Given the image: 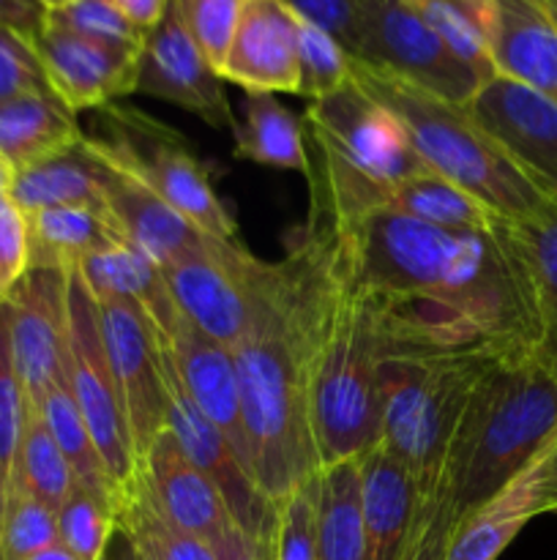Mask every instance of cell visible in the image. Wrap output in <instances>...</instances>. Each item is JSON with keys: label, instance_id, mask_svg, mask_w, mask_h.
<instances>
[{"label": "cell", "instance_id": "obj_41", "mask_svg": "<svg viewBox=\"0 0 557 560\" xmlns=\"http://www.w3.org/2000/svg\"><path fill=\"white\" fill-rule=\"evenodd\" d=\"M211 66L222 71L244 0H169Z\"/></svg>", "mask_w": 557, "mask_h": 560}, {"label": "cell", "instance_id": "obj_34", "mask_svg": "<svg viewBox=\"0 0 557 560\" xmlns=\"http://www.w3.org/2000/svg\"><path fill=\"white\" fill-rule=\"evenodd\" d=\"M448 49L484 82L497 74L489 49V0H410Z\"/></svg>", "mask_w": 557, "mask_h": 560}, {"label": "cell", "instance_id": "obj_16", "mask_svg": "<svg viewBox=\"0 0 557 560\" xmlns=\"http://www.w3.org/2000/svg\"><path fill=\"white\" fill-rule=\"evenodd\" d=\"M475 124L557 197V104L533 88L495 74L467 104Z\"/></svg>", "mask_w": 557, "mask_h": 560}, {"label": "cell", "instance_id": "obj_5", "mask_svg": "<svg viewBox=\"0 0 557 560\" xmlns=\"http://www.w3.org/2000/svg\"><path fill=\"white\" fill-rule=\"evenodd\" d=\"M506 350L500 345L404 342L382 334L380 441L407 465L424 495L446 468L453 432L486 366Z\"/></svg>", "mask_w": 557, "mask_h": 560}, {"label": "cell", "instance_id": "obj_21", "mask_svg": "<svg viewBox=\"0 0 557 560\" xmlns=\"http://www.w3.org/2000/svg\"><path fill=\"white\" fill-rule=\"evenodd\" d=\"M358 479L366 560H399L420 514L424 490L382 441L358 457Z\"/></svg>", "mask_w": 557, "mask_h": 560}, {"label": "cell", "instance_id": "obj_9", "mask_svg": "<svg viewBox=\"0 0 557 560\" xmlns=\"http://www.w3.org/2000/svg\"><path fill=\"white\" fill-rule=\"evenodd\" d=\"M69 388L123 501L140 463L134 457L129 421L104 348L96 301L76 271H69Z\"/></svg>", "mask_w": 557, "mask_h": 560}, {"label": "cell", "instance_id": "obj_7", "mask_svg": "<svg viewBox=\"0 0 557 560\" xmlns=\"http://www.w3.org/2000/svg\"><path fill=\"white\" fill-rule=\"evenodd\" d=\"M96 113L98 135L91 137V145L98 156L147 186L202 233L238 238V224L213 189L211 170L183 137L134 107L107 104Z\"/></svg>", "mask_w": 557, "mask_h": 560}, {"label": "cell", "instance_id": "obj_13", "mask_svg": "<svg viewBox=\"0 0 557 560\" xmlns=\"http://www.w3.org/2000/svg\"><path fill=\"white\" fill-rule=\"evenodd\" d=\"M104 348L118 383L129 421L131 446L140 463L158 435L167 430V375L164 350L151 317L126 299H93Z\"/></svg>", "mask_w": 557, "mask_h": 560}, {"label": "cell", "instance_id": "obj_24", "mask_svg": "<svg viewBox=\"0 0 557 560\" xmlns=\"http://www.w3.org/2000/svg\"><path fill=\"white\" fill-rule=\"evenodd\" d=\"M107 211L129 244L145 252L156 266L167 268L189 252L200 249L213 235L180 217L169 202L153 195L131 175L115 170L107 186Z\"/></svg>", "mask_w": 557, "mask_h": 560}, {"label": "cell", "instance_id": "obj_1", "mask_svg": "<svg viewBox=\"0 0 557 560\" xmlns=\"http://www.w3.org/2000/svg\"><path fill=\"white\" fill-rule=\"evenodd\" d=\"M353 277L375 295L382 334L431 345L535 350L528 273L495 230H448L393 211L317 222Z\"/></svg>", "mask_w": 557, "mask_h": 560}, {"label": "cell", "instance_id": "obj_50", "mask_svg": "<svg viewBox=\"0 0 557 560\" xmlns=\"http://www.w3.org/2000/svg\"><path fill=\"white\" fill-rule=\"evenodd\" d=\"M112 3L118 5L120 14H123L131 25L140 27L142 33L153 31L169 9V0H112Z\"/></svg>", "mask_w": 557, "mask_h": 560}, {"label": "cell", "instance_id": "obj_51", "mask_svg": "<svg viewBox=\"0 0 557 560\" xmlns=\"http://www.w3.org/2000/svg\"><path fill=\"white\" fill-rule=\"evenodd\" d=\"M102 560H145V558H142V552L137 550L134 541H131L123 530H115L112 541H109L107 550H104Z\"/></svg>", "mask_w": 557, "mask_h": 560}, {"label": "cell", "instance_id": "obj_56", "mask_svg": "<svg viewBox=\"0 0 557 560\" xmlns=\"http://www.w3.org/2000/svg\"><path fill=\"white\" fill-rule=\"evenodd\" d=\"M552 3H555V5H557V0H552Z\"/></svg>", "mask_w": 557, "mask_h": 560}, {"label": "cell", "instance_id": "obj_46", "mask_svg": "<svg viewBox=\"0 0 557 560\" xmlns=\"http://www.w3.org/2000/svg\"><path fill=\"white\" fill-rule=\"evenodd\" d=\"M31 268L27 219L9 195L0 197V301Z\"/></svg>", "mask_w": 557, "mask_h": 560}, {"label": "cell", "instance_id": "obj_6", "mask_svg": "<svg viewBox=\"0 0 557 560\" xmlns=\"http://www.w3.org/2000/svg\"><path fill=\"white\" fill-rule=\"evenodd\" d=\"M349 80L396 115L410 145L431 173L457 184L508 222L530 217L549 197L478 124L467 107L446 102L380 66L349 58Z\"/></svg>", "mask_w": 557, "mask_h": 560}, {"label": "cell", "instance_id": "obj_8", "mask_svg": "<svg viewBox=\"0 0 557 560\" xmlns=\"http://www.w3.org/2000/svg\"><path fill=\"white\" fill-rule=\"evenodd\" d=\"M162 271L180 315L227 350L249 337L282 282V262L260 260L238 238H208Z\"/></svg>", "mask_w": 557, "mask_h": 560}, {"label": "cell", "instance_id": "obj_43", "mask_svg": "<svg viewBox=\"0 0 557 560\" xmlns=\"http://www.w3.org/2000/svg\"><path fill=\"white\" fill-rule=\"evenodd\" d=\"M453 495L448 476L440 474L435 490H429L420 503V514L413 525L407 545L399 560H442L448 536L453 528Z\"/></svg>", "mask_w": 557, "mask_h": 560}, {"label": "cell", "instance_id": "obj_4", "mask_svg": "<svg viewBox=\"0 0 557 560\" xmlns=\"http://www.w3.org/2000/svg\"><path fill=\"white\" fill-rule=\"evenodd\" d=\"M557 432V377L546 372L533 350L497 355L467 399L446 468L453 495V517L506 490Z\"/></svg>", "mask_w": 557, "mask_h": 560}, {"label": "cell", "instance_id": "obj_19", "mask_svg": "<svg viewBox=\"0 0 557 560\" xmlns=\"http://www.w3.org/2000/svg\"><path fill=\"white\" fill-rule=\"evenodd\" d=\"M218 74L246 93H298V16L282 0H244Z\"/></svg>", "mask_w": 557, "mask_h": 560}, {"label": "cell", "instance_id": "obj_27", "mask_svg": "<svg viewBox=\"0 0 557 560\" xmlns=\"http://www.w3.org/2000/svg\"><path fill=\"white\" fill-rule=\"evenodd\" d=\"M25 219L31 268L74 271L93 252L126 241L107 208L98 206L42 208Z\"/></svg>", "mask_w": 557, "mask_h": 560}, {"label": "cell", "instance_id": "obj_22", "mask_svg": "<svg viewBox=\"0 0 557 560\" xmlns=\"http://www.w3.org/2000/svg\"><path fill=\"white\" fill-rule=\"evenodd\" d=\"M489 49L497 74L557 104V20L549 0H489Z\"/></svg>", "mask_w": 557, "mask_h": 560}, {"label": "cell", "instance_id": "obj_33", "mask_svg": "<svg viewBox=\"0 0 557 560\" xmlns=\"http://www.w3.org/2000/svg\"><path fill=\"white\" fill-rule=\"evenodd\" d=\"M118 530L134 541L145 560H218L211 545L183 534L162 517L142 485L140 470L118 506Z\"/></svg>", "mask_w": 557, "mask_h": 560}, {"label": "cell", "instance_id": "obj_18", "mask_svg": "<svg viewBox=\"0 0 557 560\" xmlns=\"http://www.w3.org/2000/svg\"><path fill=\"white\" fill-rule=\"evenodd\" d=\"M164 355L178 375L180 386L189 394L202 416L227 438L233 452L251 474L249 443H246L244 408H240L238 370H235L233 350L205 337L186 317L162 339Z\"/></svg>", "mask_w": 557, "mask_h": 560}, {"label": "cell", "instance_id": "obj_37", "mask_svg": "<svg viewBox=\"0 0 557 560\" xmlns=\"http://www.w3.org/2000/svg\"><path fill=\"white\" fill-rule=\"evenodd\" d=\"M58 541L55 509L11 487L0 509V560H27Z\"/></svg>", "mask_w": 557, "mask_h": 560}, {"label": "cell", "instance_id": "obj_40", "mask_svg": "<svg viewBox=\"0 0 557 560\" xmlns=\"http://www.w3.org/2000/svg\"><path fill=\"white\" fill-rule=\"evenodd\" d=\"M27 397L16 377L14 361H11L9 334H5L3 315H0V509L14 479L16 452H20L22 430H25Z\"/></svg>", "mask_w": 557, "mask_h": 560}, {"label": "cell", "instance_id": "obj_10", "mask_svg": "<svg viewBox=\"0 0 557 560\" xmlns=\"http://www.w3.org/2000/svg\"><path fill=\"white\" fill-rule=\"evenodd\" d=\"M358 9L360 33L355 60L380 66L462 107L486 85L442 44L410 0H358Z\"/></svg>", "mask_w": 557, "mask_h": 560}, {"label": "cell", "instance_id": "obj_35", "mask_svg": "<svg viewBox=\"0 0 557 560\" xmlns=\"http://www.w3.org/2000/svg\"><path fill=\"white\" fill-rule=\"evenodd\" d=\"M11 487H20V490L38 498V501L47 503L55 512L63 506V501L76 487L74 474H71L69 463L60 454L52 432L47 430L38 410L31 408V405H27L25 430H22Z\"/></svg>", "mask_w": 557, "mask_h": 560}, {"label": "cell", "instance_id": "obj_49", "mask_svg": "<svg viewBox=\"0 0 557 560\" xmlns=\"http://www.w3.org/2000/svg\"><path fill=\"white\" fill-rule=\"evenodd\" d=\"M533 485L544 514L557 512V432L533 459Z\"/></svg>", "mask_w": 557, "mask_h": 560}, {"label": "cell", "instance_id": "obj_53", "mask_svg": "<svg viewBox=\"0 0 557 560\" xmlns=\"http://www.w3.org/2000/svg\"><path fill=\"white\" fill-rule=\"evenodd\" d=\"M11 178H14V173L9 170V164L0 162V197L9 195V186H11Z\"/></svg>", "mask_w": 557, "mask_h": 560}, {"label": "cell", "instance_id": "obj_23", "mask_svg": "<svg viewBox=\"0 0 557 560\" xmlns=\"http://www.w3.org/2000/svg\"><path fill=\"white\" fill-rule=\"evenodd\" d=\"M115 167L98 156L91 137L14 173L9 197L22 213L55 206H98L107 208V186Z\"/></svg>", "mask_w": 557, "mask_h": 560}, {"label": "cell", "instance_id": "obj_30", "mask_svg": "<svg viewBox=\"0 0 557 560\" xmlns=\"http://www.w3.org/2000/svg\"><path fill=\"white\" fill-rule=\"evenodd\" d=\"M240 107L244 115L233 126L235 156L265 167L311 173L304 124L278 102L276 93H246Z\"/></svg>", "mask_w": 557, "mask_h": 560}, {"label": "cell", "instance_id": "obj_14", "mask_svg": "<svg viewBox=\"0 0 557 560\" xmlns=\"http://www.w3.org/2000/svg\"><path fill=\"white\" fill-rule=\"evenodd\" d=\"M164 350V348H162ZM164 375H167V430L175 443L186 454L191 465L222 492L235 528L249 536H276L278 506L265 498L257 487L254 476L244 468L238 454L227 443V438L197 410L189 394L180 386L178 375L164 355Z\"/></svg>", "mask_w": 557, "mask_h": 560}, {"label": "cell", "instance_id": "obj_3", "mask_svg": "<svg viewBox=\"0 0 557 560\" xmlns=\"http://www.w3.org/2000/svg\"><path fill=\"white\" fill-rule=\"evenodd\" d=\"M233 359L251 476L268 501L282 506L289 492L322 470L309 421L306 331L293 255L282 260V282Z\"/></svg>", "mask_w": 557, "mask_h": 560}, {"label": "cell", "instance_id": "obj_52", "mask_svg": "<svg viewBox=\"0 0 557 560\" xmlns=\"http://www.w3.org/2000/svg\"><path fill=\"white\" fill-rule=\"evenodd\" d=\"M27 560H76L74 556H71L69 550H66L63 545H52V547H47V550H42V552H36V556L33 558H27Z\"/></svg>", "mask_w": 557, "mask_h": 560}, {"label": "cell", "instance_id": "obj_32", "mask_svg": "<svg viewBox=\"0 0 557 560\" xmlns=\"http://www.w3.org/2000/svg\"><path fill=\"white\" fill-rule=\"evenodd\" d=\"M33 408V405H31ZM38 416L44 419L47 430L52 432L55 443H58L60 454L69 463L74 481L80 487H85L93 495L107 498L109 503H115V509L120 506V495L115 490L112 479H109L107 468H104V459L98 454L96 443H93L91 430H87L85 419H82L80 408L74 402V394L69 388V377L60 381L58 386L49 388L44 394L42 402L36 405Z\"/></svg>", "mask_w": 557, "mask_h": 560}, {"label": "cell", "instance_id": "obj_45", "mask_svg": "<svg viewBox=\"0 0 557 560\" xmlns=\"http://www.w3.org/2000/svg\"><path fill=\"white\" fill-rule=\"evenodd\" d=\"M298 20L331 33L349 58L358 55L360 9L358 0H282Z\"/></svg>", "mask_w": 557, "mask_h": 560}, {"label": "cell", "instance_id": "obj_12", "mask_svg": "<svg viewBox=\"0 0 557 560\" xmlns=\"http://www.w3.org/2000/svg\"><path fill=\"white\" fill-rule=\"evenodd\" d=\"M11 361L36 408L44 394L69 377V271L27 268L0 301Z\"/></svg>", "mask_w": 557, "mask_h": 560}, {"label": "cell", "instance_id": "obj_44", "mask_svg": "<svg viewBox=\"0 0 557 560\" xmlns=\"http://www.w3.org/2000/svg\"><path fill=\"white\" fill-rule=\"evenodd\" d=\"M27 93H52L36 44L0 25V102Z\"/></svg>", "mask_w": 557, "mask_h": 560}, {"label": "cell", "instance_id": "obj_20", "mask_svg": "<svg viewBox=\"0 0 557 560\" xmlns=\"http://www.w3.org/2000/svg\"><path fill=\"white\" fill-rule=\"evenodd\" d=\"M137 470L153 506L183 534L216 547L235 528L222 492L186 459L169 430L153 441Z\"/></svg>", "mask_w": 557, "mask_h": 560}, {"label": "cell", "instance_id": "obj_47", "mask_svg": "<svg viewBox=\"0 0 557 560\" xmlns=\"http://www.w3.org/2000/svg\"><path fill=\"white\" fill-rule=\"evenodd\" d=\"M213 550L218 560H276V536H249L233 528Z\"/></svg>", "mask_w": 557, "mask_h": 560}, {"label": "cell", "instance_id": "obj_28", "mask_svg": "<svg viewBox=\"0 0 557 560\" xmlns=\"http://www.w3.org/2000/svg\"><path fill=\"white\" fill-rule=\"evenodd\" d=\"M85 137L76 115L55 93H27V96L0 102V162L11 173L31 167Z\"/></svg>", "mask_w": 557, "mask_h": 560}, {"label": "cell", "instance_id": "obj_54", "mask_svg": "<svg viewBox=\"0 0 557 560\" xmlns=\"http://www.w3.org/2000/svg\"><path fill=\"white\" fill-rule=\"evenodd\" d=\"M38 3H42L47 11H52V9H60V5L71 3V0H38Z\"/></svg>", "mask_w": 557, "mask_h": 560}, {"label": "cell", "instance_id": "obj_39", "mask_svg": "<svg viewBox=\"0 0 557 560\" xmlns=\"http://www.w3.org/2000/svg\"><path fill=\"white\" fill-rule=\"evenodd\" d=\"M47 25L93 38V42L120 44V47H142L147 36L120 14L112 0H71L60 9L47 11Z\"/></svg>", "mask_w": 557, "mask_h": 560}, {"label": "cell", "instance_id": "obj_38", "mask_svg": "<svg viewBox=\"0 0 557 560\" xmlns=\"http://www.w3.org/2000/svg\"><path fill=\"white\" fill-rule=\"evenodd\" d=\"M349 82V55L311 22L298 20V96L325 98Z\"/></svg>", "mask_w": 557, "mask_h": 560}, {"label": "cell", "instance_id": "obj_25", "mask_svg": "<svg viewBox=\"0 0 557 560\" xmlns=\"http://www.w3.org/2000/svg\"><path fill=\"white\" fill-rule=\"evenodd\" d=\"M93 299H126L151 317L158 339L167 337L183 315L175 306L162 266L129 241L87 255L74 268Z\"/></svg>", "mask_w": 557, "mask_h": 560}, {"label": "cell", "instance_id": "obj_36", "mask_svg": "<svg viewBox=\"0 0 557 560\" xmlns=\"http://www.w3.org/2000/svg\"><path fill=\"white\" fill-rule=\"evenodd\" d=\"M58 539L76 560H102L118 530V509L76 485L58 509Z\"/></svg>", "mask_w": 557, "mask_h": 560}, {"label": "cell", "instance_id": "obj_31", "mask_svg": "<svg viewBox=\"0 0 557 560\" xmlns=\"http://www.w3.org/2000/svg\"><path fill=\"white\" fill-rule=\"evenodd\" d=\"M317 560H366L358 459L325 465L317 476Z\"/></svg>", "mask_w": 557, "mask_h": 560}, {"label": "cell", "instance_id": "obj_17", "mask_svg": "<svg viewBox=\"0 0 557 560\" xmlns=\"http://www.w3.org/2000/svg\"><path fill=\"white\" fill-rule=\"evenodd\" d=\"M33 44L49 88L74 115L82 109H102L137 93L142 47L93 42L49 25H44Z\"/></svg>", "mask_w": 557, "mask_h": 560}, {"label": "cell", "instance_id": "obj_42", "mask_svg": "<svg viewBox=\"0 0 557 560\" xmlns=\"http://www.w3.org/2000/svg\"><path fill=\"white\" fill-rule=\"evenodd\" d=\"M317 476L278 506L276 560H317Z\"/></svg>", "mask_w": 557, "mask_h": 560}, {"label": "cell", "instance_id": "obj_55", "mask_svg": "<svg viewBox=\"0 0 557 560\" xmlns=\"http://www.w3.org/2000/svg\"><path fill=\"white\" fill-rule=\"evenodd\" d=\"M549 9H552V14H555V20H557V5L552 3V0H549Z\"/></svg>", "mask_w": 557, "mask_h": 560}, {"label": "cell", "instance_id": "obj_26", "mask_svg": "<svg viewBox=\"0 0 557 560\" xmlns=\"http://www.w3.org/2000/svg\"><path fill=\"white\" fill-rule=\"evenodd\" d=\"M502 230L522 260L533 295V355L557 377V197H549L530 217L517 222L506 219Z\"/></svg>", "mask_w": 557, "mask_h": 560}, {"label": "cell", "instance_id": "obj_2", "mask_svg": "<svg viewBox=\"0 0 557 560\" xmlns=\"http://www.w3.org/2000/svg\"><path fill=\"white\" fill-rule=\"evenodd\" d=\"M289 255L298 266L311 435L325 468L380 443V310L325 228L306 224Z\"/></svg>", "mask_w": 557, "mask_h": 560}, {"label": "cell", "instance_id": "obj_15", "mask_svg": "<svg viewBox=\"0 0 557 560\" xmlns=\"http://www.w3.org/2000/svg\"><path fill=\"white\" fill-rule=\"evenodd\" d=\"M137 93L178 104L180 109L205 120L211 129L233 131L235 126L222 74L189 36L173 3L162 22L147 31L142 44Z\"/></svg>", "mask_w": 557, "mask_h": 560}, {"label": "cell", "instance_id": "obj_48", "mask_svg": "<svg viewBox=\"0 0 557 560\" xmlns=\"http://www.w3.org/2000/svg\"><path fill=\"white\" fill-rule=\"evenodd\" d=\"M0 25L36 42L47 25V9L38 0H0Z\"/></svg>", "mask_w": 557, "mask_h": 560}, {"label": "cell", "instance_id": "obj_11", "mask_svg": "<svg viewBox=\"0 0 557 560\" xmlns=\"http://www.w3.org/2000/svg\"><path fill=\"white\" fill-rule=\"evenodd\" d=\"M306 126L315 148L377 184H396L429 173L396 115L366 96L353 80L331 96L311 102Z\"/></svg>", "mask_w": 557, "mask_h": 560}, {"label": "cell", "instance_id": "obj_29", "mask_svg": "<svg viewBox=\"0 0 557 560\" xmlns=\"http://www.w3.org/2000/svg\"><path fill=\"white\" fill-rule=\"evenodd\" d=\"M544 514L533 485V463L484 506L453 520L442 560H497L519 530Z\"/></svg>", "mask_w": 557, "mask_h": 560}]
</instances>
